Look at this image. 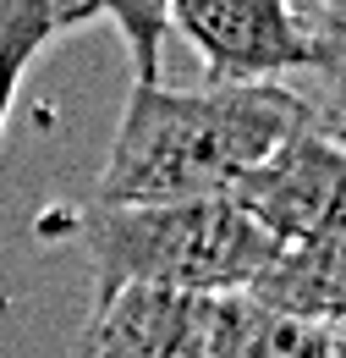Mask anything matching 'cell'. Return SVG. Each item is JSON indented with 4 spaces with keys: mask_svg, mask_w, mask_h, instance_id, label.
<instances>
[{
    "mask_svg": "<svg viewBox=\"0 0 346 358\" xmlns=\"http://www.w3.org/2000/svg\"><path fill=\"white\" fill-rule=\"evenodd\" d=\"M286 83L269 89H165L132 83L110 155L93 177V204H187L231 199V187L303 127Z\"/></svg>",
    "mask_w": 346,
    "mask_h": 358,
    "instance_id": "1",
    "label": "cell"
},
{
    "mask_svg": "<svg viewBox=\"0 0 346 358\" xmlns=\"http://www.w3.org/2000/svg\"><path fill=\"white\" fill-rule=\"evenodd\" d=\"M44 243H66L93 265V298L160 287L193 298L253 292L275 265V243L231 199L187 204H50L33 221Z\"/></svg>",
    "mask_w": 346,
    "mask_h": 358,
    "instance_id": "2",
    "label": "cell"
},
{
    "mask_svg": "<svg viewBox=\"0 0 346 358\" xmlns=\"http://www.w3.org/2000/svg\"><path fill=\"white\" fill-rule=\"evenodd\" d=\"M171 34L198 50L215 89H292L319 55V11L292 0H181Z\"/></svg>",
    "mask_w": 346,
    "mask_h": 358,
    "instance_id": "3",
    "label": "cell"
},
{
    "mask_svg": "<svg viewBox=\"0 0 346 358\" xmlns=\"http://www.w3.org/2000/svg\"><path fill=\"white\" fill-rule=\"evenodd\" d=\"M231 204L280 254L346 237V149L303 122L259 171L231 187Z\"/></svg>",
    "mask_w": 346,
    "mask_h": 358,
    "instance_id": "4",
    "label": "cell"
},
{
    "mask_svg": "<svg viewBox=\"0 0 346 358\" xmlns=\"http://www.w3.org/2000/svg\"><path fill=\"white\" fill-rule=\"evenodd\" d=\"M215 303L193 292L121 287L93 298L72 358H209Z\"/></svg>",
    "mask_w": 346,
    "mask_h": 358,
    "instance_id": "5",
    "label": "cell"
},
{
    "mask_svg": "<svg viewBox=\"0 0 346 358\" xmlns=\"http://www.w3.org/2000/svg\"><path fill=\"white\" fill-rule=\"evenodd\" d=\"M83 28H105V6H72V0H0V143L11 133V110L17 94L28 83L33 61L50 45L83 34Z\"/></svg>",
    "mask_w": 346,
    "mask_h": 358,
    "instance_id": "6",
    "label": "cell"
},
{
    "mask_svg": "<svg viewBox=\"0 0 346 358\" xmlns=\"http://www.w3.org/2000/svg\"><path fill=\"white\" fill-rule=\"evenodd\" d=\"M209 358H341V348H336L330 325L280 314L259 303L253 292H236L215 303Z\"/></svg>",
    "mask_w": 346,
    "mask_h": 358,
    "instance_id": "7",
    "label": "cell"
},
{
    "mask_svg": "<svg viewBox=\"0 0 346 358\" xmlns=\"http://www.w3.org/2000/svg\"><path fill=\"white\" fill-rule=\"evenodd\" d=\"M253 298L280 314H297V320L341 331L346 325V237L275 254V265L259 275Z\"/></svg>",
    "mask_w": 346,
    "mask_h": 358,
    "instance_id": "8",
    "label": "cell"
},
{
    "mask_svg": "<svg viewBox=\"0 0 346 358\" xmlns=\"http://www.w3.org/2000/svg\"><path fill=\"white\" fill-rule=\"evenodd\" d=\"M319 11V55L292 83L308 127L346 149V6H313Z\"/></svg>",
    "mask_w": 346,
    "mask_h": 358,
    "instance_id": "9",
    "label": "cell"
},
{
    "mask_svg": "<svg viewBox=\"0 0 346 358\" xmlns=\"http://www.w3.org/2000/svg\"><path fill=\"white\" fill-rule=\"evenodd\" d=\"M105 28L121 34L132 55V83H160V45L171 34V6L160 0H132V6H105Z\"/></svg>",
    "mask_w": 346,
    "mask_h": 358,
    "instance_id": "10",
    "label": "cell"
},
{
    "mask_svg": "<svg viewBox=\"0 0 346 358\" xmlns=\"http://www.w3.org/2000/svg\"><path fill=\"white\" fill-rule=\"evenodd\" d=\"M336 348H341V358H346V325H341V331H336Z\"/></svg>",
    "mask_w": 346,
    "mask_h": 358,
    "instance_id": "11",
    "label": "cell"
}]
</instances>
